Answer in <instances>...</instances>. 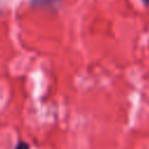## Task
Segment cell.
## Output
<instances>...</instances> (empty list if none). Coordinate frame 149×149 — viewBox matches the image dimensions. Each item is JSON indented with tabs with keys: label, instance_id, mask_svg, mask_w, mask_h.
I'll return each instance as SVG.
<instances>
[{
	"label": "cell",
	"instance_id": "obj_1",
	"mask_svg": "<svg viewBox=\"0 0 149 149\" xmlns=\"http://www.w3.org/2000/svg\"><path fill=\"white\" fill-rule=\"evenodd\" d=\"M16 149H29V148H28V146H27L26 143H20Z\"/></svg>",
	"mask_w": 149,
	"mask_h": 149
},
{
	"label": "cell",
	"instance_id": "obj_2",
	"mask_svg": "<svg viewBox=\"0 0 149 149\" xmlns=\"http://www.w3.org/2000/svg\"><path fill=\"white\" fill-rule=\"evenodd\" d=\"M144 2H147V3H149V0H143Z\"/></svg>",
	"mask_w": 149,
	"mask_h": 149
}]
</instances>
